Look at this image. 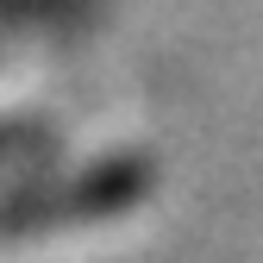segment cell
I'll use <instances>...</instances> for the list:
<instances>
[{"instance_id": "obj_1", "label": "cell", "mask_w": 263, "mask_h": 263, "mask_svg": "<svg viewBox=\"0 0 263 263\" xmlns=\"http://www.w3.org/2000/svg\"><path fill=\"white\" fill-rule=\"evenodd\" d=\"M151 194V163L144 157H107L94 170L57 182V188H31L13 194L0 207V232H38V226H63V219H113L132 213Z\"/></svg>"}, {"instance_id": "obj_2", "label": "cell", "mask_w": 263, "mask_h": 263, "mask_svg": "<svg viewBox=\"0 0 263 263\" xmlns=\"http://www.w3.org/2000/svg\"><path fill=\"white\" fill-rule=\"evenodd\" d=\"M0 151H13V138H7V132H0Z\"/></svg>"}]
</instances>
